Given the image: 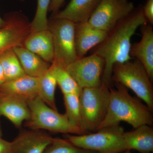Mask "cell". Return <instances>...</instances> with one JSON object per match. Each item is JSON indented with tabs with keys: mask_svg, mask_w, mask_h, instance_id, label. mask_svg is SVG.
Segmentation results:
<instances>
[{
	"mask_svg": "<svg viewBox=\"0 0 153 153\" xmlns=\"http://www.w3.org/2000/svg\"><path fill=\"white\" fill-rule=\"evenodd\" d=\"M148 23L142 8L134 10L108 32L104 41L93 48L92 53L98 55L104 61L102 83L110 86L114 65L131 60L130 52L132 37L138 28Z\"/></svg>",
	"mask_w": 153,
	"mask_h": 153,
	"instance_id": "6da1fadb",
	"label": "cell"
},
{
	"mask_svg": "<svg viewBox=\"0 0 153 153\" xmlns=\"http://www.w3.org/2000/svg\"><path fill=\"white\" fill-rule=\"evenodd\" d=\"M114 83L115 88L109 86L107 112L98 130L119 124L121 121L129 124L134 128L143 125L152 126L153 110L137 98L131 96L127 88L123 85Z\"/></svg>",
	"mask_w": 153,
	"mask_h": 153,
	"instance_id": "7a4b0ae2",
	"label": "cell"
},
{
	"mask_svg": "<svg viewBox=\"0 0 153 153\" xmlns=\"http://www.w3.org/2000/svg\"><path fill=\"white\" fill-rule=\"evenodd\" d=\"M30 119L25 123L30 129L46 130L56 133L86 134L82 129L73 125L65 114L59 113L44 102L39 96L28 100Z\"/></svg>",
	"mask_w": 153,
	"mask_h": 153,
	"instance_id": "3957f363",
	"label": "cell"
},
{
	"mask_svg": "<svg viewBox=\"0 0 153 153\" xmlns=\"http://www.w3.org/2000/svg\"><path fill=\"white\" fill-rule=\"evenodd\" d=\"M109 86L102 83L99 87L82 88L79 94L81 128L86 134L97 131L104 120L109 104Z\"/></svg>",
	"mask_w": 153,
	"mask_h": 153,
	"instance_id": "277c9868",
	"label": "cell"
},
{
	"mask_svg": "<svg viewBox=\"0 0 153 153\" xmlns=\"http://www.w3.org/2000/svg\"><path fill=\"white\" fill-rule=\"evenodd\" d=\"M112 82L130 88L153 111V88L147 72L138 60L117 63L113 66Z\"/></svg>",
	"mask_w": 153,
	"mask_h": 153,
	"instance_id": "5b68a950",
	"label": "cell"
},
{
	"mask_svg": "<svg viewBox=\"0 0 153 153\" xmlns=\"http://www.w3.org/2000/svg\"><path fill=\"white\" fill-rule=\"evenodd\" d=\"M95 132L77 135L65 134V139L77 147L99 153H120L126 150L123 138L124 130L119 124Z\"/></svg>",
	"mask_w": 153,
	"mask_h": 153,
	"instance_id": "8992f818",
	"label": "cell"
},
{
	"mask_svg": "<svg viewBox=\"0 0 153 153\" xmlns=\"http://www.w3.org/2000/svg\"><path fill=\"white\" fill-rule=\"evenodd\" d=\"M76 24L67 19L55 18L49 21L52 33L54 60L53 63L66 68L77 59L75 45Z\"/></svg>",
	"mask_w": 153,
	"mask_h": 153,
	"instance_id": "52a82bcc",
	"label": "cell"
},
{
	"mask_svg": "<svg viewBox=\"0 0 153 153\" xmlns=\"http://www.w3.org/2000/svg\"><path fill=\"white\" fill-rule=\"evenodd\" d=\"M134 10L128 0H100L88 22L94 27L109 32Z\"/></svg>",
	"mask_w": 153,
	"mask_h": 153,
	"instance_id": "ba28073f",
	"label": "cell"
},
{
	"mask_svg": "<svg viewBox=\"0 0 153 153\" xmlns=\"http://www.w3.org/2000/svg\"><path fill=\"white\" fill-rule=\"evenodd\" d=\"M104 60L94 53L78 58L66 68L80 88H96L101 85Z\"/></svg>",
	"mask_w": 153,
	"mask_h": 153,
	"instance_id": "9c48e42d",
	"label": "cell"
},
{
	"mask_svg": "<svg viewBox=\"0 0 153 153\" xmlns=\"http://www.w3.org/2000/svg\"><path fill=\"white\" fill-rule=\"evenodd\" d=\"M6 21L5 26L0 28V55L14 47L23 46L31 33V23L21 13H11Z\"/></svg>",
	"mask_w": 153,
	"mask_h": 153,
	"instance_id": "30bf717a",
	"label": "cell"
},
{
	"mask_svg": "<svg viewBox=\"0 0 153 153\" xmlns=\"http://www.w3.org/2000/svg\"><path fill=\"white\" fill-rule=\"evenodd\" d=\"M54 138L37 130L21 131L12 143V153H42Z\"/></svg>",
	"mask_w": 153,
	"mask_h": 153,
	"instance_id": "8fae6325",
	"label": "cell"
},
{
	"mask_svg": "<svg viewBox=\"0 0 153 153\" xmlns=\"http://www.w3.org/2000/svg\"><path fill=\"white\" fill-rule=\"evenodd\" d=\"M0 116L7 118L15 127L20 128L30 118L27 101L16 96L0 91Z\"/></svg>",
	"mask_w": 153,
	"mask_h": 153,
	"instance_id": "7c38bea8",
	"label": "cell"
},
{
	"mask_svg": "<svg viewBox=\"0 0 153 153\" xmlns=\"http://www.w3.org/2000/svg\"><path fill=\"white\" fill-rule=\"evenodd\" d=\"M108 34L94 27L88 22L76 24L74 38L77 58L84 57L90 49L104 41Z\"/></svg>",
	"mask_w": 153,
	"mask_h": 153,
	"instance_id": "4fadbf2b",
	"label": "cell"
},
{
	"mask_svg": "<svg viewBox=\"0 0 153 153\" xmlns=\"http://www.w3.org/2000/svg\"><path fill=\"white\" fill-rule=\"evenodd\" d=\"M142 37L139 42L131 45L130 55L137 58L153 81V30L150 25H143Z\"/></svg>",
	"mask_w": 153,
	"mask_h": 153,
	"instance_id": "5bb4252c",
	"label": "cell"
},
{
	"mask_svg": "<svg viewBox=\"0 0 153 153\" xmlns=\"http://www.w3.org/2000/svg\"><path fill=\"white\" fill-rule=\"evenodd\" d=\"M23 46L48 63L52 64L54 61L52 35L49 29L30 33Z\"/></svg>",
	"mask_w": 153,
	"mask_h": 153,
	"instance_id": "9a60e30c",
	"label": "cell"
},
{
	"mask_svg": "<svg viewBox=\"0 0 153 153\" xmlns=\"http://www.w3.org/2000/svg\"><path fill=\"white\" fill-rule=\"evenodd\" d=\"M39 83L40 78L25 74L4 83L0 86V91L16 96L27 101L38 96Z\"/></svg>",
	"mask_w": 153,
	"mask_h": 153,
	"instance_id": "2e32d148",
	"label": "cell"
},
{
	"mask_svg": "<svg viewBox=\"0 0 153 153\" xmlns=\"http://www.w3.org/2000/svg\"><path fill=\"white\" fill-rule=\"evenodd\" d=\"M100 0H71L63 10L53 17L67 19L75 24L88 22Z\"/></svg>",
	"mask_w": 153,
	"mask_h": 153,
	"instance_id": "e0dca14e",
	"label": "cell"
},
{
	"mask_svg": "<svg viewBox=\"0 0 153 153\" xmlns=\"http://www.w3.org/2000/svg\"><path fill=\"white\" fill-rule=\"evenodd\" d=\"M123 138L126 150H135L141 153L153 152L152 126L143 125L132 131H124Z\"/></svg>",
	"mask_w": 153,
	"mask_h": 153,
	"instance_id": "ac0fdd59",
	"label": "cell"
},
{
	"mask_svg": "<svg viewBox=\"0 0 153 153\" xmlns=\"http://www.w3.org/2000/svg\"><path fill=\"white\" fill-rule=\"evenodd\" d=\"M25 74L35 77H41L50 68L51 63L25 48L18 46L13 48Z\"/></svg>",
	"mask_w": 153,
	"mask_h": 153,
	"instance_id": "d6986e66",
	"label": "cell"
},
{
	"mask_svg": "<svg viewBox=\"0 0 153 153\" xmlns=\"http://www.w3.org/2000/svg\"><path fill=\"white\" fill-rule=\"evenodd\" d=\"M0 63L5 76L6 82L26 74L13 49L7 50L0 55Z\"/></svg>",
	"mask_w": 153,
	"mask_h": 153,
	"instance_id": "ffe728a7",
	"label": "cell"
},
{
	"mask_svg": "<svg viewBox=\"0 0 153 153\" xmlns=\"http://www.w3.org/2000/svg\"><path fill=\"white\" fill-rule=\"evenodd\" d=\"M40 78L38 96L47 105L57 110L55 92L57 82L51 67Z\"/></svg>",
	"mask_w": 153,
	"mask_h": 153,
	"instance_id": "44dd1931",
	"label": "cell"
},
{
	"mask_svg": "<svg viewBox=\"0 0 153 153\" xmlns=\"http://www.w3.org/2000/svg\"><path fill=\"white\" fill-rule=\"evenodd\" d=\"M55 76L57 85H59L63 95L69 94H79L82 88L66 70V68L52 63L50 66Z\"/></svg>",
	"mask_w": 153,
	"mask_h": 153,
	"instance_id": "7402d4cb",
	"label": "cell"
},
{
	"mask_svg": "<svg viewBox=\"0 0 153 153\" xmlns=\"http://www.w3.org/2000/svg\"><path fill=\"white\" fill-rule=\"evenodd\" d=\"M63 100L66 108L65 114L68 120L74 125L81 128L79 94H64Z\"/></svg>",
	"mask_w": 153,
	"mask_h": 153,
	"instance_id": "603a6c76",
	"label": "cell"
},
{
	"mask_svg": "<svg viewBox=\"0 0 153 153\" xmlns=\"http://www.w3.org/2000/svg\"><path fill=\"white\" fill-rule=\"evenodd\" d=\"M42 153H99L94 151L89 150L77 147L69 141L58 138H54Z\"/></svg>",
	"mask_w": 153,
	"mask_h": 153,
	"instance_id": "cb8c5ba5",
	"label": "cell"
},
{
	"mask_svg": "<svg viewBox=\"0 0 153 153\" xmlns=\"http://www.w3.org/2000/svg\"><path fill=\"white\" fill-rule=\"evenodd\" d=\"M51 0H37L36 14L31 23V33L48 29L47 13Z\"/></svg>",
	"mask_w": 153,
	"mask_h": 153,
	"instance_id": "d4e9b609",
	"label": "cell"
},
{
	"mask_svg": "<svg viewBox=\"0 0 153 153\" xmlns=\"http://www.w3.org/2000/svg\"><path fill=\"white\" fill-rule=\"evenodd\" d=\"M143 13L148 22L153 25V0H147L142 8Z\"/></svg>",
	"mask_w": 153,
	"mask_h": 153,
	"instance_id": "484cf974",
	"label": "cell"
},
{
	"mask_svg": "<svg viewBox=\"0 0 153 153\" xmlns=\"http://www.w3.org/2000/svg\"><path fill=\"white\" fill-rule=\"evenodd\" d=\"M0 153H12V143L0 137Z\"/></svg>",
	"mask_w": 153,
	"mask_h": 153,
	"instance_id": "4316f807",
	"label": "cell"
},
{
	"mask_svg": "<svg viewBox=\"0 0 153 153\" xmlns=\"http://www.w3.org/2000/svg\"><path fill=\"white\" fill-rule=\"evenodd\" d=\"M65 0H51L49 8V12H52L55 14L59 11V10L65 1Z\"/></svg>",
	"mask_w": 153,
	"mask_h": 153,
	"instance_id": "83f0119b",
	"label": "cell"
},
{
	"mask_svg": "<svg viewBox=\"0 0 153 153\" xmlns=\"http://www.w3.org/2000/svg\"><path fill=\"white\" fill-rule=\"evenodd\" d=\"M6 82L5 76L1 65L0 63V86Z\"/></svg>",
	"mask_w": 153,
	"mask_h": 153,
	"instance_id": "f1b7e54d",
	"label": "cell"
},
{
	"mask_svg": "<svg viewBox=\"0 0 153 153\" xmlns=\"http://www.w3.org/2000/svg\"><path fill=\"white\" fill-rule=\"evenodd\" d=\"M7 24V21L6 20L3 19L1 16H0V28L4 27Z\"/></svg>",
	"mask_w": 153,
	"mask_h": 153,
	"instance_id": "f546056e",
	"label": "cell"
},
{
	"mask_svg": "<svg viewBox=\"0 0 153 153\" xmlns=\"http://www.w3.org/2000/svg\"><path fill=\"white\" fill-rule=\"evenodd\" d=\"M2 131L1 128L0 124V137H2Z\"/></svg>",
	"mask_w": 153,
	"mask_h": 153,
	"instance_id": "4dcf8cb0",
	"label": "cell"
},
{
	"mask_svg": "<svg viewBox=\"0 0 153 153\" xmlns=\"http://www.w3.org/2000/svg\"><path fill=\"white\" fill-rule=\"evenodd\" d=\"M120 153H131L130 152V151L129 150H126L125 151H124L123 152H122Z\"/></svg>",
	"mask_w": 153,
	"mask_h": 153,
	"instance_id": "1f68e13d",
	"label": "cell"
}]
</instances>
